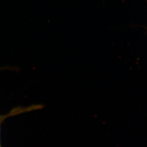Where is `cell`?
<instances>
[{"mask_svg":"<svg viewBox=\"0 0 147 147\" xmlns=\"http://www.w3.org/2000/svg\"><path fill=\"white\" fill-rule=\"evenodd\" d=\"M0 147H2V146H1V140H0Z\"/></svg>","mask_w":147,"mask_h":147,"instance_id":"cell-1","label":"cell"}]
</instances>
